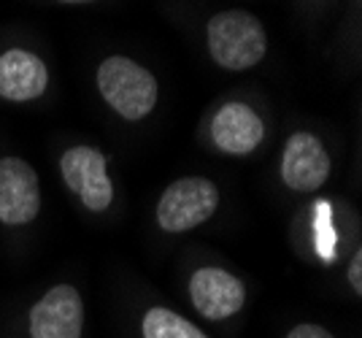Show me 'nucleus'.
<instances>
[{
	"label": "nucleus",
	"instance_id": "9",
	"mask_svg": "<svg viewBox=\"0 0 362 338\" xmlns=\"http://www.w3.org/2000/svg\"><path fill=\"white\" fill-rule=\"evenodd\" d=\"M262 136H265V124L249 103L233 100L214 114L211 139L219 152L233 154V157L252 154L262 144Z\"/></svg>",
	"mask_w": 362,
	"mask_h": 338
},
{
	"label": "nucleus",
	"instance_id": "13",
	"mask_svg": "<svg viewBox=\"0 0 362 338\" xmlns=\"http://www.w3.org/2000/svg\"><path fill=\"white\" fill-rule=\"evenodd\" d=\"M349 284H351V290L362 295V249H357L354 255H351V260H349Z\"/></svg>",
	"mask_w": 362,
	"mask_h": 338
},
{
	"label": "nucleus",
	"instance_id": "10",
	"mask_svg": "<svg viewBox=\"0 0 362 338\" xmlns=\"http://www.w3.org/2000/svg\"><path fill=\"white\" fill-rule=\"evenodd\" d=\"M49 87L46 62L28 49H8L0 54V98L11 103H28L41 98Z\"/></svg>",
	"mask_w": 362,
	"mask_h": 338
},
{
	"label": "nucleus",
	"instance_id": "4",
	"mask_svg": "<svg viewBox=\"0 0 362 338\" xmlns=\"http://www.w3.org/2000/svg\"><path fill=\"white\" fill-rule=\"evenodd\" d=\"M62 182L90 211H108L114 203V182L108 176V160L92 146H74L60 157Z\"/></svg>",
	"mask_w": 362,
	"mask_h": 338
},
{
	"label": "nucleus",
	"instance_id": "5",
	"mask_svg": "<svg viewBox=\"0 0 362 338\" xmlns=\"http://www.w3.org/2000/svg\"><path fill=\"white\" fill-rule=\"evenodd\" d=\"M41 211L38 173L22 157L0 160V222L8 228L30 225Z\"/></svg>",
	"mask_w": 362,
	"mask_h": 338
},
{
	"label": "nucleus",
	"instance_id": "8",
	"mask_svg": "<svg viewBox=\"0 0 362 338\" xmlns=\"http://www.w3.org/2000/svg\"><path fill=\"white\" fill-rule=\"evenodd\" d=\"M189 298L197 314L206 320H227L246 303V287L225 268H197L189 279Z\"/></svg>",
	"mask_w": 362,
	"mask_h": 338
},
{
	"label": "nucleus",
	"instance_id": "14",
	"mask_svg": "<svg viewBox=\"0 0 362 338\" xmlns=\"http://www.w3.org/2000/svg\"><path fill=\"white\" fill-rule=\"evenodd\" d=\"M60 3H71V6H78V3H92V0H60Z\"/></svg>",
	"mask_w": 362,
	"mask_h": 338
},
{
	"label": "nucleus",
	"instance_id": "7",
	"mask_svg": "<svg viewBox=\"0 0 362 338\" xmlns=\"http://www.w3.org/2000/svg\"><path fill=\"white\" fill-rule=\"evenodd\" d=\"M84 301L76 287L57 284L30 308V338H81Z\"/></svg>",
	"mask_w": 362,
	"mask_h": 338
},
{
	"label": "nucleus",
	"instance_id": "2",
	"mask_svg": "<svg viewBox=\"0 0 362 338\" xmlns=\"http://www.w3.org/2000/svg\"><path fill=\"white\" fill-rule=\"evenodd\" d=\"M98 90L108 106L127 122L146 120L157 106V78L130 57H106L98 68Z\"/></svg>",
	"mask_w": 362,
	"mask_h": 338
},
{
	"label": "nucleus",
	"instance_id": "12",
	"mask_svg": "<svg viewBox=\"0 0 362 338\" xmlns=\"http://www.w3.org/2000/svg\"><path fill=\"white\" fill-rule=\"evenodd\" d=\"M287 338H335V336H332L327 327H322V325L303 322V325H295L287 333Z\"/></svg>",
	"mask_w": 362,
	"mask_h": 338
},
{
	"label": "nucleus",
	"instance_id": "3",
	"mask_svg": "<svg viewBox=\"0 0 362 338\" xmlns=\"http://www.w3.org/2000/svg\"><path fill=\"white\" fill-rule=\"evenodd\" d=\"M219 206V190L211 179L184 176L165 187L157 203V225L165 233H187L209 222Z\"/></svg>",
	"mask_w": 362,
	"mask_h": 338
},
{
	"label": "nucleus",
	"instance_id": "6",
	"mask_svg": "<svg viewBox=\"0 0 362 338\" xmlns=\"http://www.w3.org/2000/svg\"><path fill=\"white\" fill-rule=\"evenodd\" d=\"M332 160L325 144L314 136L298 130L292 133L281 152V182L292 192H317L330 179Z\"/></svg>",
	"mask_w": 362,
	"mask_h": 338
},
{
	"label": "nucleus",
	"instance_id": "1",
	"mask_svg": "<svg viewBox=\"0 0 362 338\" xmlns=\"http://www.w3.org/2000/svg\"><path fill=\"white\" fill-rule=\"evenodd\" d=\"M206 44L211 60L233 74L259 65L268 52V33L255 14L243 8H227L209 19Z\"/></svg>",
	"mask_w": 362,
	"mask_h": 338
},
{
	"label": "nucleus",
	"instance_id": "11",
	"mask_svg": "<svg viewBox=\"0 0 362 338\" xmlns=\"http://www.w3.org/2000/svg\"><path fill=\"white\" fill-rule=\"evenodd\" d=\"M141 330H144V338H209L189 320H184L181 314L163 306L149 308L144 314Z\"/></svg>",
	"mask_w": 362,
	"mask_h": 338
}]
</instances>
